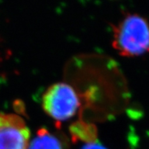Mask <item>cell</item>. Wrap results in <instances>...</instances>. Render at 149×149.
Returning <instances> with one entry per match:
<instances>
[{
  "instance_id": "1",
  "label": "cell",
  "mask_w": 149,
  "mask_h": 149,
  "mask_svg": "<svg viewBox=\"0 0 149 149\" xmlns=\"http://www.w3.org/2000/svg\"><path fill=\"white\" fill-rule=\"evenodd\" d=\"M112 46L120 56L136 57L149 53V22L138 14H128L113 26Z\"/></svg>"
},
{
  "instance_id": "2",
  "label": "cell",
  "mask_w": 149,
  "mask_h": 149,
  "mask_svg": "<svg viewBox=\"0 0 149 149\" xmlns=\"http://www.w3.org/2000/svg\"><path fill=\"white\" fill-rule=\"evenodd\" d=\"M81 105L79 95L72 87L63 82L49 86L42 97V107L56 121H65L74 116Z\"/></svg>"
},
{
  "instance_id": "3",
  "label": "cell",
  "mask_w": 149,
  "mask_h": 149,
  "mask_svg": "<svg viewBox=\"0 0 149 149\" xmlns=\"http://www.w3.org/2000/svg\"><path fill=\"white\" fill-rule=\"evenodd\" d=\"M31 132L18 115L0 112V149H28Z\"/></svg>"
},
{
  "instance_id": "4",
  "label": "cell",
  "mask_w": 149,
  "mask_h": 149,
  "mask_svg": "<svg viewBox=\"0 0 149 149\" xmlns=\"http://www.w3.org/2000/svg\"><path fill=\"white\" fill-rule=\"evenodd\" d=\"M28 149H64V147L59 138L43 128L37 131Z\"/></svg>"
},
{
  "instance_id": "5",
  "label": "cell",
  "mask_w": 149,
  "mask_h": 149,
  "mask_svg": "<svg viewBox=\"0 0 149 149\" xmlns=\"http://www.w3.org/2000/svg\"><path fill=\"white\" fill-rule=\"evenodd\" d=\"M70 133L74 141L91 143L97 139V131L94 125L83 121H77L70 126Z\"/></svg>"
},
{
  "instance_id": "6",
  "label": "cell",
  "mask_w": 149,
  "mask_h": 149,
  "mask_svg": "<svg viewBox=\"0 0 149 149\" xmlns=\"http://www.w3.org/2000/svg\"><path fill=\"white\" fill-rule=\"evenodd\" d=\"M82 149H107L104 146L98 144L97 142H91V143H88L86 145H84Z\"/></svg>"
}]
</instances>
